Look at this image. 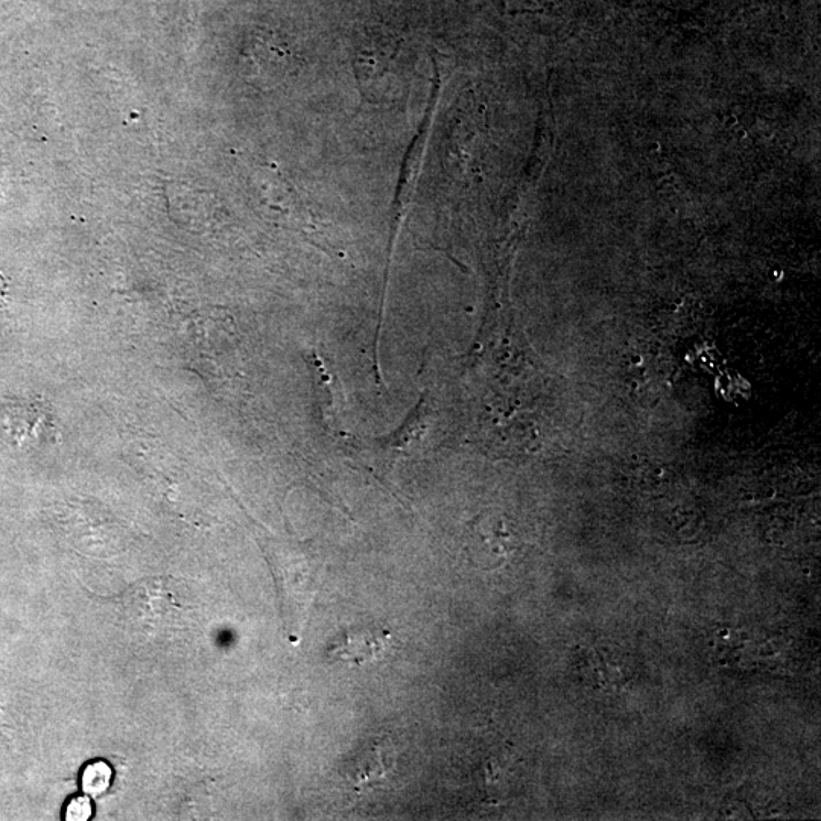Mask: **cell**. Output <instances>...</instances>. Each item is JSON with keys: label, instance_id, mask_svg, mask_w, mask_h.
Listing matches in <instances>:
<instances>
[{"label": "cell", "instance_id": "6da1fadb", "mask_svg": "<svg viewBox=\"0 0 821 821\" xmlns=\"http://www.w3.org/2000/svg\"><path fill=\"white\" fill-rule=\"evenodd\" d=\"M391 631L384 625L350 628L344 631L327 648V656L352 665L373 662L387 650Z\"/></svg>", "mask_w": 821, "mask_h": 821}, {"label": "cell", "instance_id": "7a4b0ae2", "mask_svg": "<svg viewBox=\"0 0 821 821\" xmlns=\"http://www.w3.org/2000/svg\"><path fill=\"white\" fill-rule=\"evenodd\" d=\"M385 759H387L388 764L387 753L382 750L381 745H373L370 749L362 752L361 756H358L355 767L352 771H349L350 779L358 785H364V783L370 782L376 777H384L387 774Z\"/></svg>", "mask_w": 821, "mask_h": 821}, {"label": "cell", "instance_id": "3957f363", "mask_svg": "<svg viewBox=\"0 0 821 821\" xmlns=\"http://www.w3.org/2000/svg\"><path fill=\"white\" fill-rule=\"evenodd\" d=\"M111 780H113V770L110 765L102 759H96L84 768L81 788L87 796L98 799L107 793L108 788L111 787Z\"/></svg>", "mask_w": 821, "mask_h": 821}, {"label": "cell", "instance_id": "277c9868", "mask_svg": "<svg viewBox=\"0 0 821 821\" xmlns=\"http://www.w3.org/2000/svg\"><path fill=\"white\" fill-rule=\"evenodd\" d=\"M92 803L86 797H75L70 800L64 812V818L69 821H87L92 818Z\"/></svg>", "mask_w": 821, "mask_h": 821}, {"label": "cell", "instance_id": "5b68a950", "mask_svg": "<svg viewBox=\"0 0 821 821\" xmlns=\"http://www.w3.org/2000/svg\"><path fill=\"white\" fill-rule=\"evenodd\" d=\"M8 303H10V288H8L4 274L0 273V311L7 309Z\"/></svg>", "mask_w": 821, "mask_h": 821}]
</instances>
